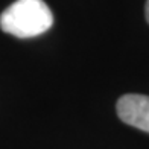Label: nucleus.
Listing matches in <instances>:
<instances>
[{
    "label": "nucleus",
    "mask_w": 149,
    "mask_h": 149,
    "mask_svg": "<svg viewBox=\"0 0 149 149\" xmlns=\"http://www.w3.org/2000/svg\"><path fill=\"white\" fill-rule=\"evenodd\" d=\"M52 23V11L43 0H17L0 15V29L17 38L41 35Z\"/></svg>",
    "instance_id": "1"
},
{
    "label": "nucleus",
    "mask_w": 149,
    "mask_h": 149,
    "mask_svg": "<svg viewBox=\"0 0 149 149\" xmlns=\"http://www.w3.org/2000/svg\"><path fill=\"white\" fill-rule=\"evenodd\" d=\"M116 110L123 123L149 134V96L125 94L117 100Z\"/></svg>",
    "instance_id": "2"
},
{
    "label": "nucleus",
    "mask_w": 149,
    "mask_h": 149,
    "mask_svg": "<svg viewBox=\"0 0 149 149\" xmlns=\"http://www.w3.org/2000/svg\"><path fill=\"white\" fill-rule=\"evenodd\" d=\"M145 15H146V20H148V23H149V0L146 2V8H145Z\"/></svg>",
    "instance_id": "3"
}]
</instances>
